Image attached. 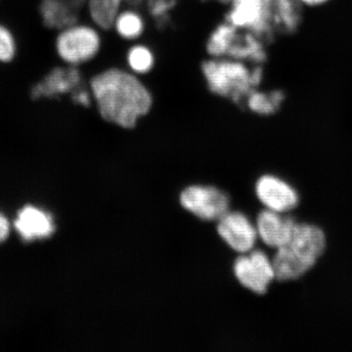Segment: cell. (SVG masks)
<instances>
[{
    "label": "cell",
    "mask_w": 352,
    "mask_h": 352,
    "mask_svg": "<svg viewBox=\"0 0 352 352\" xmlns=\"http://www.w3.org/2000/svg\"><path fill=\"white\" fill-rule=\"evenodd\" d=\"M88 88L102 119L120 129H134L154 105L150 88L126 68L102 69L91 76Z\"/></svg>",
    "instance_id": "cell-1"
},
{
    "label": "cell",
    "mask_w": 352,
    "mask_h": 352,
    "mask_svg": "<svg viewBox=\"0 0 352 352\" xmlns=\"http://www.w3.org/2000/svg\"><path fill=\"white\" fill-rule=\"evenodd\" d=\"M201 74L210 94L236 104H243L247 95L261 87L264 80L263 65L228 57L204 60Z\"/></svg>",
    "instance_id": "cell-2"
},
{
    "label": "cell",
    "mask_w": 352,
    "mask_h": 352,
    "mask_svg": "<svg viewBox=\"0 0 352 352\" xmlns=\"http://www.w3.org/2000/svg\"><path fill=\"white\" fill-rule=\"evenodd\" d=\"M326 236L318 226L296 223L291 238L275 254V279L292 281L308 272L325 251Z\"/></svg>",
    "instance_id": "cell-3"
},
{
    "label": "cell",
    "mask_w": 352,
    "mask_h": 352,
    "mask_svg": "<svg viewBox=\"0 0 352 352\" xmlns=\"http://www.w3.org/2000/svg\"><path fill=\"white\" fill-rule=\"evenodd\" d=\"M101 29L94 23L78 21L58 31L55 38L57 56L67 66H85L96 59L103 47Z\"/></svg>",
    "instance_id": "cell-4"
},
{
    "label": "cell",
    "mask_w": 352,
    "mask_h": 352,
    "mask_svg": "<svg viewBox=\"0 0 352 352\" xmlns=\"http://www.w3.org/2000/svg\"><path fill=\"white\" fill-rule=\"evenodd\" d=\"M224 20L268 41L275 36L270 20V0H229Z\"/></svg>",
    "instance_id": "cell-5"
},
{
    "label": "cell",
    "mask_w": 352,
    "mask_h": 352,
    "mask_svg": "<svg viewBox=\"0 0 352 352\" xmlns=\"http://www.w3.org/2000/svg\"><path fill=\"white\" fill-rule=\"evenodd\" d=\"M184 210L204 221H217L229 212L230 200L226 192L207 185H191L179 196Z\"/></svg>",
    "instance_id": "cell-6"
},
{
    "label": "cell",
    "mask_w": 352,
    "mask_h": 352,
    "mask_svg": "<svg viewBox=\"0 0 352 352\" xmlns=\"http://www.w3.org/2000/svg\"><path fill=\"white\" fill-rule=\"evenodd\" d=\"M233 270L238 282L258 295H264L275 279L272 261L261 251L239 256L234 263Z\"/></svg>",
    "instance_id": "cell-7"
},
{
    "label": "cell",
    "mask_w": 352,
    "mask_h": 352,
    "mask_svg": "<svg viewBox=\"0 0 352 352\" xmlns=\"http://www.w3.org/2000/svg\"><path fill=\"white\" fill-rule=\"evenodd\" d=\"M217 230L231 250L242 254L252 252L258 239L256 226L240 212H226L217 220Z\"/></svg>",
    "instance_id": "cell-8"
},
{
    "label": "cell",
    "mask_w": 352,
    "mask_h": 352,
    "mask_svg": "<svg viewBox=\"0 0 352 352\" xmlns=\"http://www.w3.org/2000/svg\"><path fill=\"white\" fill-rule=\"evenodd\" d=\"M80 87H82V76L80 68L64 65L51 69L32 87V95L36 99L58 98L73 94Z\"/></svg>",
    "instance_id": "cell-9"
},
{
    "label": "cell",
    "mask_w": 352,
    "mask_h": 352,
    "mask_svg": "<svg viewBox=\"0 0 352 352\" xmlns=\"http://www.w3.org/2000/svg\"><path fill=\"white\" fill-rule=\"evenodd\" d=\"M256 193L267 210L279 214L289 212L298 204L296 190L276 176H261L256 184Z\"/></svg>",
    "instance_id": "cell-10"
},
{
    "label": "cell",
    "mask_w": 352,
    "mask_h": 352,
    "mask_svg": "<svg viewBox=\"0 0 352 352\" xmlns=\"http://www.w3.org/2000/svg\"><path fill=\"white\" fill-rule=\"evenodd\" d=\"M87 0H41L39 15L48 29L60 31L78 22Z\"/></svg>",
    "instance_id": "cell-11"
},
{
    "label": "cell",
    "mask_w": 352,
    "mask_h": 352,
    "mask_svg": "<svg viewBox=\"0 0 352 352\" xmlns=\"http://www.w3.org/2000/svg\"><path fill=\"white\" fill-rule=\"evenodd\" d=\"M296 222L292 217H282L279 212L263 210L256 219V232L264 244L279 249L291 238Z\"/></svg>",
    "instance_id": "cell-12"
},
{
    "label": "cell",
    "mask_w": 352,
    "mask_h": 352,
    "mask_svg": "<svg viewBox=\"0 0 352 352\" xmlns=\"http://www.w3.org/2000/svg\"><path fill=\"white\" fill-rule=\"evenodd\" d=\"M305 11L296 0H270V20L275 36H289L298 32Z\"/></svg>",
    "instance_id": "cell-13"
},
{
    "label": "cell",
    "mask_w": 352,
    "mask_h": 352,
    "mask_svg": "<svg viewBox=\"0 0 352 352\" xmlns=\"http://www.w3.org/2000/svg\"><path fill=\"white\" fill-rule=\"evenodd\" d=\"M267 39L240 30L226 57L252 65H263L267 58Z\"/></svg>",
    "instance_id": "cell-14"
},
{
    "label": "cell",
    "mask_w": 352,
    "mask_h": 352,
    "mask_svg": "<svg viewBox=\"0 0 352 352\" xmlns=\"http://www.w3.org/2000/svg\"><path fill=\"white\" fill-rule=\"evenodd\" d=\"M18 232L25 240L41 239L54 232L52 217L38 208L28 206L23 208L15 221Z\"/></svg>",
    "instance_id": "cell-15"
},
{
    "label": "cell",
    "mask_w": 352,
    "mask_h": 352,
    "mask_svg": "<svg viewBox=\"0 0 352 352\" xmlns=\"http://www.w3.org/2000/svg\"><path fill=\"white\" fill-rule=\"evenodd\" d=\"M285 103V94L281 89L254 88L245 97L242 105L259 117H270L279 112Z\"/></svg>",
    "instance_id": "cell-16"
},
{
    "label": "cell",
    "mask_w": 352,
    "mask_h": 352,
    "mask_svg": "<svg viewBox=\"0 0 352 352\" xmlns=\"http://www.w3.org/2000/svg\"><path fill=\"white\" fill-rule=\"evenodd\" d=\"M112 30L120 38L135 43L144 34V17L136 9L124 7L113 21Z\"/></svg>",
    "instance_id": "cell-17"
},
{
    "label": "cell",
    "mask_w": 352,
    "mask_h": 352,
    "mask_svg": "<svg viewBox=\"0 0 352 352\" xmlns=\"http://www.w3.org/2000/svg\"><path fill=\"white\" fill-rule=\"evenodd\" d=\"M126 0H87L90 21L102 31L112 30L113 21L124 8Z\"/></svg>",
    "instance_id": "cell-18"
},
{
    "label": "cell",
    "mask_w": 352,
    "mask_h": 352,
    "mask_svg": "<svg viewBox=\"0 0 352 352\" xmlns=\"http://www.w3.org/2000/svg\"><path fill=\"white\" fill-rule=\"evenodd\" d=\"M240 30L224 20L208 34L205 48L208 57H226Z\"/></svg>",
    "instance_id": "cell-19"
},
{
    "label": "cell",
    "mask_w": 352,
    "mask_h": 352,
    "mask_svg": "<svg viewBox=\"0 0 352 352\" xmlns=\"http://www.w3.org/2000/svg\"><path fill=\"white\" fill-rule=\"evenodd\" d=\"M126 69L138 76L149 75L156 66V56L150 46L133 43L126 51Z\"/></svg>",
    "instance_id": "cell-20"
},
{
    "label": "cell",
    "mask_w": 352,
    "mask_h": 352,
    "mask_svg": "<svg viewBox=\"0 0 352 352\" xmlns=\"http://www.w3.org/2000/svg\"><path fill=\"white\" fill-rule=\"evenodd\" d=\"M17 53V43L13 32L0 23V63L12 61Z\"/></svg>",
    "instance_id": "cell-21"
},
{
    "label": "cell",
    "mask_w": 352,
    "mask_h": 352,
    "mask_svg": "<svg viewBox=\"0 0 352 352\" xmlns=\"http://www.w3.org/2000/svg\"><path fill=\"white\" fill-rule=\"evenodd\" d=\"M72 95V99L75 102L76 105L82 106V107H89L94 104V97L89 88L80 87L75 90Z\"/></svg>",
    "instance_id": "cell-22"
},
{
    "label": "cell",
    "mask_w": 352,
    "mask_h": 352,
    "mask_svg": "<svg viewBox=\"0 0 352 352\" xmlns=\"http://www.w3.org/2000/svg\"><path fill=\"white\" fill-rule=\"evenodd\" d=\"M305 10L323 8L329 6L333 0H296Z\"/></svg>",
    "instance_id": "cell-23"
},
{
    "label": "cell",
    "mask_w": 352,
    "mask_h": 352,
    "mask_svg": "<svg viewBox=\"0 0 352 352\" xmlns=\"http://www.w3.org/2000/svg\"><path fill=\"white\" fill-rule=\"evenodd\" d=\"M9 224L3 215L0 214V242L3 241L8 235Z\"/></svg>",
    "instance_id": "cell-24"
}]
</instances>
